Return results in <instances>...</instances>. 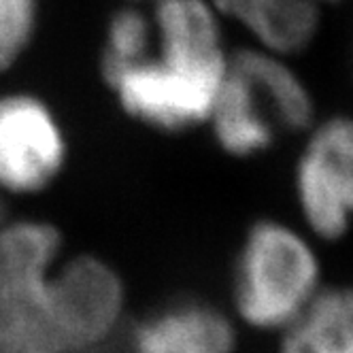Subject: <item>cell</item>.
<instances>
[{"instance_id":"6da1fadb","label":"cell","mask_w":353,"mask_h":353,"mask_svg":"<svg viewBox=\"0 0 353 353\" xmlns=\"http://www.w3.org/2000/svg\"><path fill=\"white\" fill-rule=\"evenodd\" d=\"M219 19L211 0H156L151 49L105 74L125 113L168 132L207 121L230 56Z\"/></svg>"},{"instance_id":"7a4b0ae2","label":"cell","mask_w":353,"mask_h":353,"mask_svg":"<svg viewBox=\"0 0 353 353\" xmlns=\"http://www.w3.org/2000/svg\"><path fill=\"white\" fill-rule=\"evenodd\" d=\"M207 121L225 154L254 158L266 154L279 134L309 130L315 103L288 58L260 47L241 49L228 56Z\"/></svg>"},{"instance_id":"3957f363","label":"cell","mask_w":353,"mask_h":353,"mask_svg":"<svg viewBox=\"0 0 353 353\" xmlns=\"http://www.w3.org/2000/svg\"><path fill=\"white\" fill-rule=\"evenodd\" d=\"M323 290L315 239L283 219H258L247 230L232 274L239 319L258 332H283Z\"/></svg>"},{"instance_id":"277c9868","label":"cell","mask_w":353,"mask_h":353,"mask_svg":"<svg viewBox=\"0 0 353 353\" xmlns=\"http://www.w3.org/2000/svg\"><path fill=\"white\" fill-rule=\"evenodd\" d=\"M60 234L23 221L0 230V349L62 353L47 313V288Z\"/></svg>"},{"instance_id":"5b68a950","label":"cell","mask_w":353,"mask_h":353,"mask_svg":"<svg viewBox=\"0 0 353 353\" xmlns=\"http://www.w3.org/2000/svg\"><path fill=\"white\" fill-rule=\"evenodd\" d=\"M292 185L302 228L315 241L334 243L353 230V117L311 123Z\"/></svg>"},{"instance_id":"8992f818","label":"cell","mask_w":353,"mask_h":353,"mask_svg":"<svg viewBox=\"0 0 353 353\" xmlns=\"http://www.w3.org/2000/svg\"><path fill=\"white\" fill-rule=\"evenodd\" d=\"M123 288L96 258H74L49 276L47 313L62 351L105 341L119 321Z\"/></svg>"},{"instance_id":"52a82bcc","label":"cell","mask_w":353,"mask_h":353,"mask_svg":"<svg viewBox=\"0 0 353 353\" xmlns=\"http://www.w3.org/2000/svg\"><path fill=\"white\" fill-rule=\"evenodd\" d=\"M62 160L64 139L52 111L34 96L0 98V185L37 192L58 174Z\"/></svg>"},{"instance_id":"ba28073f","label":"cell","mask_w":353,"mask_h":353,"mask_svg":"<svg viewBox=\"0 0 353 353\" xmlns=\"http://www.w3.org/2000/svg\"><path fill=\"white\" fill-rule=\"evenodd\" d=\"M236 327L213 305L174 302L149 315L132 336L134 353H234Z\"/></svg>"},{"instance_id":"9c48e42d","label":"cell","mask_w":353,"mask_h":353,"mask_svg":"<svg viewBox=\"0 0 353 353\" xmlns=\"http://www.w3.org/2000/svg\"><path fill=\"white\" fill-rule=\"evenodd\" d=\"M219 17H230L254 37L260 49L292 58L313 43L319 7L313 0H211Z\"/></svg>"},{"instance_id":"30bf717a","label":"cell","mask_w":353,"mask_h":353,"mask_svg":"<svg viewBox=\"0 0 353 353\" xmlns=\"http://www.w3.org/2000/svg\"><path fill=\"white\" fill-rule=\"evenodd\" d=\"M279 334L276 353H353V285H323Z\"/></svg>"},{"instance_id":"8fae6325","label":"cell","mask_w":353,"mask_h":353,"mask_svg":"<svg viewBox=\"0 0 353 353\" xmlns=\"http://www.w3.org/2000/svg\"><path fill=\"white\" fill-rule=\"evenodd\" d=\"M154 45V21L139 9H121L109 23L103 74L141 60Z\"/></svg>"},{"instance_id":"7c38bea8","label":"cell","mask_w":353,"mask_h":353,"mask_svg":"<svg viewBox=\"0 0 353 353\" xmlns=\"http://www.w3.org/2000/svg\"><path fill=\"white\" fill-rule=\"evenodd\" d=\"M37 11V0H0V70H7L28 47Z\"/></svg>"},{"instance_id":"4fadbf2b","label":"cell","mask_w":353,"mask_h":353,"mask_svg":"<svg viewBox=\"0 0 353 353\" xmlns=\"http://www.w3.org/2000/svg\"><path fill=\"white\" fill-rule=\"evenodd\" d=\"M313 3H317V5H323V3H334V0H313Z\"/></svg>"},{"instance_id":"5bb4252c","label":"cell","mask_w":353,"mask_h":353,"mask_svg":"<svg viewBox=\"0 0 353 353\" xmlns=\"http://www.w3.org/2000/svg\"><path fill=\"white\" fill-rule=\"evenodd\" d=\"M0 353H13V351H3V349H0Z\"/></svg>"}]
</instances>
